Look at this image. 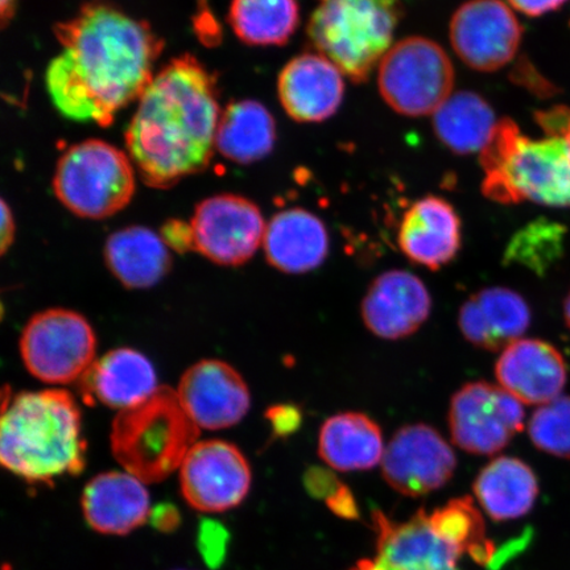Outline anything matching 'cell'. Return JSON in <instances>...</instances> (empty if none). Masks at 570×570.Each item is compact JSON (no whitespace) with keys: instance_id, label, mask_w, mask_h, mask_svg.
Masks as SVG:
<instances>
[{"instance_id":"3957f363","label":"cell","mask_w":570,"mask_h":570,"mask_svg":"<svg viewBox=\"0 0 570 570\" xmlns=\"http://www.w3.org/2000/svg\"><path fill=\"white\" fill-rule=\"evenodd\" d=\"M87 440L76 399L66 390L23 391L3 403L0 461L28 483L80 474Z\"/></svg>"},{"instance_id":"7402d4cb","label":"cell","mask_w":570,"mask_h":570,"mask_svg":"<svg viewBox=\"0 0 570 570\" xmlns=\"http://www.w3.org/2000/svg\"><path fill=\"white\" fill-rule=\"evenodd\" d=\"M159 389L153 362L131 347L112 348L96 360L80 380L85 402L124 411L151 396Z\"/></svg>"},{"instance_id":"9c48e42d","label":"cell","mask_w":570,"mask_h":570,"mask_svg":"<svg viewBox=\"0 0 570 570\" xmlns=\"http://www.w3.org/2000/svg\"><path fill=\"white\" fill-rule=\"evenodd\" d=\"M19 348L36 380L63 386L80 382L96 362L97 336L81 313L49 308L28 320Z\"/></svg>"},{"instance_id":"ee69618b","label":"cell","mask_w":570,"mask_h":570,"mask_svg":"<svg viewBox=\"0 0 570 570\" xmlns=\"http://www.w3.org/2000/svg\"><path fill=\"white\" fill-rule=\"evenodd\" d=\"M564 318L570 331V291L564 301Z\"/></svg>"},{"instance_id":"277c9868","label":"cell","mask_w":570,"mask_h":570,"mask_svg":"<svg viewBox=\"0 0 570 570\" xmlns=\"http://www.w3.org/2000/svg\"><path fill=\"white\" fill-rule=\"evenodd\" d=\"M483 195L499 204L532 202L570 206V155L567 140H532L509 118L498 122L481 151Z\"/></svg>"},{"instance_id":"ba28073f","label":"cell","mask_w":570,"mask_h":570,"mask_svg":"<svg viewBox=\"0 0 570 570\" xmlns=\"http://www.w3.org/2000/svg\"><path fill=\"white\" fill-rule=\"evenodd\" d=\"M377 83L392 110L405 117H425L452 96L454 69L436 41L411 36L383 57Z\"/></svg>"},{"instance_id":"603a6c76","label":"cell","mask_w":570,"mask_h":570,"mask_svg":"<svg viewBox=\"0 0 570 570\" xmlns=\"http://www.w3.org/2000/svg\"><path fill=\"white\" fill-rule=\"evenodd\" d=\"M145 482L126 472L95 476L83 490L82 511L92 530L126 534L151 515V498Z\"/></svg>"},{"instance_id":"ffe728a7","label":"cell","mask_w":570,"mask_h":570,"mask_svg":"<svg viewBox=\"0 0 570 570\" xmlns=\"http://www.w3.org/2000/svg\"><path fill=\"white\" fill-rule=\"evenodd\" d=\"M397 244L407 258L432 271L449 265L461 247V220L446 199L426 196L402 219Z\"/></svg>"},{"instance_id":"e575fe53","label":"cell","mask_w":570,"mask_h":570,"mask_svg":"<svg viewBox=\"0 0 570 570\" xmlns=\"http://www.w3.org/2000/svg\"><path fill=\"white\" fill-rule=\"evenodd\" d=\"M160 237L170 249L177 254L196 252L194 229L190 223L183 219H169L163 225Z\"/></svg>"},{"instance_id":"836d02e7","label":"cell","mask_w":570,"mask_h":570,"mask_svg":"<svg viewBox=\"0 0 570 570\" xmlns=\"http://www.w3.org/2000/svg\"><path fill=\"white\" fill-rule=\"evenodd\" d=\"M266 419L275 439H287L303 424V412L295 404H276L266 411Z\"/></svg>"},{"instance_id":"44dd1931","label":"cell","mask_w":570,"mask_h":570,"mask_svg":"<svg viewBox=\"0 0 570 570\" xmlns=\"http://www.w3.org/2000/svg\"><path fill=\"white\" fill-rule=\"evenodd\" d=\"M531 324L529 304L518 292L484 288L461 306L459 326L463 337L488 352L504 351L523 336Z\"/></svg>"},{"instance_id":"9a60e30c","label":"cell","mask_w":570,"mask_h":570,"mask_svg":"<svg viewBox=\"0 0 570 570\" xmlns=\"http://www.w3.org/2000/svg\"><path fill=\"white\" fill-rule=\"evenodd\" d=\"M177 395L199 430L218 431L237 425L252 405L245 377L230 363L203 360L178 382Z\"/></svg>"},{"instance_id":"f1b7e54d","label":"cell","mask_w":570,"mask_h":570,"mask_svg":"<svg viewBox=\"0 0 570 570\" xmlns=\"http://www.w3.org/2000/svg\"><path fill=\"white\" fill-rule=\"evenodd\" d=\"M495 126V114L487 99L470 91L449 97L433 118L438 138L460 155L482 151Z\"/></svg>"},{"instance_id":"ab89813d","label":"cell","mask_w":570,"mask_h":570,"mask_svg":"<svg viewBox=\"0 0 570 570\" xmlns=\"http://www.w3.org/2000/svg\"><path fill=\"white\" fill-rule=\"evenodd\" d=\"M0 233H2V237H0V254L6 255L13 245L17 233L16 218H13L12 210L7 205L6 199H2V227H0Z\"/></svg>"},{"instance_id":"f546056e","label":"cell","mask_w":570,"mask_h":570,"mask_svg":"<svg viewBox=\"0 0 570 570\" xmlns=\"http://www.w3.org/2000/svg\"><path fill=\"white\" fill-rule=\"evenodd\" d=\"M301 21L297 0H232L229 23L249 46H283Z\"/></svg>"},{"instance_id":"6da1fadb","label":"cell","mask_w":570,"mask_h":570,"mask_svg":"<svg viewBox=\"0 0 570 570\" xmlns=\"http://www.w3.org/2000/svg\"><path fill=\"white\" fill-rule=\"evenodd\" d=\"M61 52L49 63V96L63 117L107 127L154 80L163 41L146 21L90 2L55 26Z\"/></svg>"},{"instance_id":"1f68e13d","label":"cell","mask_w":570,"mask_h":570,"mask_svg":"<svg viewBox=\"0 0 570 570\" xmlns=\"http://www.w3.org/2000/svg\"><path fill=\"white\" fill-rule=\"evenodd\" d=\"M564 234L559 224H553L551 220H537L525 226L510 242L505 252V262H515L540 273L559 258Z\"/></svg>"},{"instance_id":"e0dca14e","label":"cell","mask_w":570,"mask_h":570,"mask_svg":"<svg viewBox=\"0 0 570 570\" xmlns=\"http://www.w3.org/2000/svg\"><path fill=\"white\" fill-rule=\"evenodd\" d=\"M425 284L409 271L392 269L376 277L362 302L367 330L383 340L412 336L431 315Z\"/></svg>"},{"instance_id":"8d00e7d4","label":"cell","mask_w":570,"mask_h":570,"mask_svg":"<svg viewBox=\"0 0 570 570\" xmlns=\"http://www.w3.org/2000/svg\"><path fill=\"white\" fill-rule=\"evenodd\" d=\"M538 122L548 137H561L567 140L570 155V110L566 106L537 114Z\"/></svg>"},{"instance_id":"7a4b0ae2","label":"cell","mask_w":570,"mask_h":570,"mask_svg":"<svg viewBox=\"0 0 570 570\" xmlns=\"http://www.w3.org/2000/svg\"><path fill=\"white\" fill-rule=\"evenodd\" d=\"M216 85L185 55L163 68L138 99L126 145L149 187L168 189L209 166L223 114Z\"/></svg>"},{"instance_id":"2e32d148","label":"cell","mask_w":570,"mask_h":570,"mask_svg":"<svg viewBox=\"0 0 570 570\" xmlns=\"http://www.w3.org/2000/svg\"><path fill=\"white\" fill-rule=\"evenodd\" d=\"M373 522L375 561L383 570H460L462 553L433 529L424 510L402 523L375 511Z\"/></svg>"},{"instance_id":"7bdbcfd3","label":"cell","mask_w":570,"mask_h":570,"mask_svg":"<svg viewBox=\"0 0 570 570\" xmlns=\"http://www.w3.org/2000/svg\"><path fill=\"white\" fill-rule=\"evenodd\" d=\"M351 570H383L375 560H361Z\"/></svg>"},{"instance_id":"cb8c5ba5","label":"cell","mask_w":570,"mask_h":570,"mask_svg":"<svg viewBox=\"0 0 570 570\" xmlns=\"http://www.w3.org/2000/svg\"><path fill=\"white\" fill-rule=\"evenodd\" d=\"M263 247L271 266L301 275L323 265L330 253V234L315 214L288 209L271 218Z\"/></svg>"},{"instance_id":"d6a6232c","label":"cell","mask_w":570,"mask_h":570,"mask_svg":"<svg viewBox=\"0 0 570 570\" xmlns=\"http://www.w3.org/2000/svg\"><path fill=\"white\" fill-rule=\"evenodd\" d=\"M529 433L539 451L570 460V396L540 405L530 420Z\"/></svg>"},{"instance_id":"7c38bea8","label":"cell","mask_w":570,"mask_h":570,"mask_svg":"<svg viewBox=\"0 0 570 570\" xmlns=\"http://www.w3.org/2000/svg\"><path fill=\"white\" fill-rule=\"evenodd\" d=\"M252 481L246 455L224 440L198 441L180 466L185 501L209 514L237 508L252 489Z\"/></svg>"},{"instance_id":"8992f818","label":"cell","mask_w":570,"mask_h":570,"mask_svg":"<svg viewBox=\"0 0 570 570\" xmlns=\"http://www.w3.org/2000/svg\"><path fill=\"white\" fill-rule=\"evenodd\" d=\"M401 16L399 0H320L308 36L342 75L362 83L392 48Z\"/></svg>"},{"instance_id":"b9f144b4","label":"cell","mask_w":570,"mask_h":570,"mask_svg":"<svg viewBox=\"0 0 570 570\" xmlns=\"http://www.w3.org/2000/svg\"><path fill=\"white\" fill-rule=\"evenodd\" d=\"M0 11H2V24L9 23L16 11V0H0Z\"/></svg>"},{"instance_id":"484cf974","label":"cell","mask_w":570,"mask_h":570,"mask_svg":"<svg viewBox=\"0 0 570 570\" xmlns=\"http://www.w3.org/2000/svg\"><path fill=\"white\" fill-rule=\"evenodd\" d=\"M384 451L381 426L365 413H340L321 426L320 458L340 472L373 469L382 462Z\"/></svg>"},{"instance_id":"83f0119b","label":"cell","mask_w":570,"mask_h":570,"mask_svg":"<svg viewBox=\"0 0 570 570\" xmlns=\"http://www.w3.org/2000/svg\"><path fill=\"white\" fill-rule=\"evenodd\" d=\"M275 140V120L259 102H234L220 114L216 148L226 159L239 164L265 159Z\"/></svg>"},{"instance_id":"d6986e66","label":"cell","mask_w":570,"mask_h":570,"mask_svg":"<svg viewBox=\"0 0 570 570\" xmlns=\"http://www.w3.org/2000/svg\"><path fill=\"white\" fill-rule=\"evenodd\" d=\"M283 109L302 124L323 122L344 99L342 71L321 53H303L284 67L277 81Z\"/></svg>"},{"instance_id":"60d3db41","label":"cell","mask_w":570,"mask_h":570,"mask_svg":"<svg viewBox=\"0 0 570 570\" xmlns=\"http://www.w3.org/2000/svg\"><path fill=\"white\" fill-rule=\"evenodd\" d=\"M153 518L159 529H169L177 522V512L169 505H161L160 509L155 510Z\"/></svg>"},{"instance_id":"ac0fdd59","label":"cell","mask_w":570,"mask_h":570,"mask_svg":"<svg viewBox=\"0 0 570 570\" xmlns=\"http://www.w3.org/2000/svg\"><path fill=\"white\" fill-rule=\"evenodd\" d=\"M499 384L519 402L544 405L558 399L568 380L564 356L541 340H518L495 365Z\"/></svg>"},{"instance_id":"4316f807","label":"cell","mask_w":570,"mask_h":570,"mask_svg":"<svg viewBox=\"0 0 570 570\" xmlns=\"http://www.w3.org/2000/svg\"><path fill=\"white\" fill-rule=\"evenodd\" d=\"M474 493L491 519L505 522L529 514L539 495V482L524 461L503 455L481 470Z\"/></svg>"},{"instance_id":"5b68a950","label":"cell","mask_w":570,"mask_h":570,"mask_svg":"<svg viewBox=\"0 0 570 570\" xmlns=\"http://www.w3.org/2000/svg\"><path fill=\"white\" fill-rule=\"evenodd\" d=\"M198 436L199 428L177 391L159 386L146 401L118 412L111 425V452L126 472L145 483H158L180 470Z\"/></svg>"},{"instance_id":"4dcf8cb0","label":"cell","mask_w":570,"mask_h":570,"mask_svg":"<svg viewBox=\"0 0 570 570\" xmlns=\"http://www.w3.org/2000/svg\"><path fill=\"white\" fill-rule=\"evenodd\" d=\"M430 522L441 537L479 564L497 561V548L487 537V524L472 498L453 499L444 508L433 511Z\"/></svg>"},{"instance_id":"30bf717a","label":"cell","mask_w":570,"mask_h":570,"mask_svg":"<svg viewBox=\"0 0 570 570\" xmlns=\"http://www.w3.org/2000/svg\"><path fill=\"white\" fill-rule=\"evenodd\" d=\"M449 431L470 454H497L523 431L524 409L514 395L488 382L468 383L452 397Z\"/></svg>"},{"instance_id":"d4e9b609","label":"cell","mask_w":570,"mask_h":570,"mask_svg":"<svg viewBox=\"0 0 570 570\" xmlns=\"http://www.w3.org/2000/svg\"><path fill=\"white\" fill-rule=\"evenodd\" d=\"M105 262L128 289H147L160 283L173 268V255L160 234L145 226H128L106 240Z\"/></svg>"},{"instance_id":"74e56055","label":"cell","mask_w":570,"mask_h":570,"mask_svg":"<svg viewBox=\"0 0 570 570\" xmlns=\"http://www.w3.org/2000/svg\"><path fill=\"white\" fill-rule=\"evenodd\" d=\"M326 504L340 518L355 519L360 515L354 495L345 483L342 484L336 494L327 499Z\"/></svg>"},{"instance_id":"d590c367","label":"cell","mask_w":570,"mask_h":570,"mask_svg":"<svg viewBox=\"0 0 570 570\" xmlns=\"http://www.w3.org/2000/svg\"><path fill=\"white\" fill-rule=\"evenodd\" d=\"M306 491L313 497L324 499L332 498L337 493L342 483L337 475L324 468H311L304 476Z\"/></svg>"},{"instance_id":"5bb4252c","label":"cell","mask_w":570,"mask_h":570,"mask_svg":"<svg viewBox=\"0 0 570 570\" xmlns=\"http://www.w3.org/2000/svg\"><path fill=\"white\" fill-rule=\"evenodd\" d=\"M449 31L455 53L479 71L508 66L523 36L514 12L501 0H469L454 12Z\"/></svg>"},{"instance_id":"4fadbf2b","label":"cell","mask_w":570,"mask_h":570,"mask_svg":"<svg viewBox=\"0 0 570 570\" xmlns=\"http://www.w3.org/2000/svg\"><path fill=\"white\" fill-rule=\"evenodd\" d=\"M458 459L440 432L426 424L401 428L384 451L382 470L390 487L407 497H422L452 480Z\"/></svg>"},{"instance_id":"8fae6325","label":"cell","mask_w":570,"mask_h":570,"mask_svg":"<svg viewBox=\"0 0 570 570\" xmlns=\"http://www.w3.org/2000/svg\"><path fill=\"white\" fill-rule=\"evenodd\" d=\"M196 252L216 265H245L265 240L267 224L261 209L237 195H218L197 205L190 220Z\"/></svg>"},{"instance_id":"52a82bcc","label":"cell","mask_w":570,"mask_h":570,"mask_svg":"<svg viewBox=\"0 0 570 570\" xmlns=\"http://www.w3.org/2000/svg\"><path fill=\"white\" fill-rule=\"evenodd\" d=\"M53 190L59 202L78 217H111L124 210L135 194L132 163L109 142H78L57 163Z\"/></svg>"},{"instance_id":"f35d334b","label":"cell","mask_w":570,"mask_h":570,"mask_svg":"<svg viewBox=\"0 0 570 570\" xmlns=\"http://www.w3.org/2000/svg\"><path fill=\"white\" fill-rule=\"evenodd\" d=\"M568 0H509L515 10L532 18L546 16L548 12L559 10Z\"/></svg>"}]
</instances>
